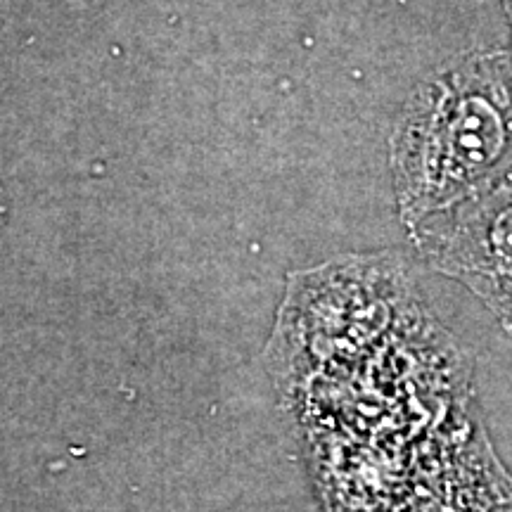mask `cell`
Here are the masks:
<instances>
[{
    "label": "cell",
    "mask_w": 512,
    "mask_h": 512,
    "mask_svg": "<svg viewBox=\"0 0 512 512\" xmlns=\"http://www.w3.org/2000/svg\"><path fill=\"white\" fill-rule=\"evenodd\" d=\"M396 209L408 230L512 174V53L441 64L403 102L389 136Z\"/></svg>",
    "instance_id": "1"
},
{
    "label": "cell",
    "mask_w": 512,
    "mask_h": 512,
    "mask_svg": "<svg viewBox=\"0 0 512 512\" xmlns=\"http://www.w3.org/2000/svg\"><path fill=\"white\" fill-rule=\"evenodd\" d=\"M422 259L465 285L512 337V174L411 230Z\"/></svg>",
    "instance_id": "2"
},
{
    "label": "cell",
    "mask_w": 512,
    "mask_h": 512,
    "mask_svg": "<svg viewBox=\"0 0 512 512\" xmlns=\"http://www.w3.org/2000/svg\"><path fill=\"white\" fill-rule=\"evenodd\" d=\"M501 5H503V12H505V17H508V27H510V38H512V0H501ZM510 53H512V41H510Z\"/></svg>",
    "instance_id": "3"
}]
</instances>
